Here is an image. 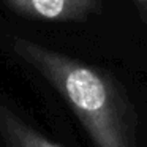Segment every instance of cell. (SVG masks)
Returning a JSON list of instances; mask_svg holds the SVG:
<instances>
[{"mask_svg":"<svg viewBox=\"0 0 147 147\" xmlns=\"http://www.w3.org/2000/svg\"><path fill=\"white\" fill-rule=\"evenodd\" d=\"M13 49L63 96L95 147H136L131 103L111 78L26 38H14Z\"/></svg>","mask_w":147,"mask_h":147,"instance_id":"1","label":"cell"},{"mask_svg":"<svg viewBox=\"0 0 147 147\" xmlns=\"http://www.w3.org/2000/svg\"><path fill=\"white\" fill-rule=\"evenodd\" d=\"M13 10L32 18L68 21L82 19L98 5V0H5Z\"/></svg>","mask_w":147,"mask_h":147,"instance_id":"2","label":"cell"},{"mask_svg":"<svg viewBox=\"0 0 147 147\" xmlns=\"http://www.w3.org/2000/svg\"><path fill=\"white\" fill-rule=\"evenodd\" d=\"M0 134L7 147H57L5 105H0Z\"/></svg>","mask_w":147,"mask_h":147,"instance_id":"3","label":"cell"}]
</instances>
